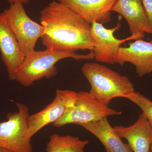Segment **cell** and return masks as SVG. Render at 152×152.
I'll return each instance as SVG.
<instances>
[{
    "mask_svg": "<svg viewBox=\"0 0 152 152\" xmlns=\"http://www.w3.org/2000/svg\"><path fill=\"white\" fill-rule=\"evenodd\" d=\"M16 105L18 111L9 113L7 120L0 123V148L12 152H33L29 136L28 107L20 103Z\"/></svg>",
    "mask_w": 152,
    "mask_h": 152,
    "instance_id": "obj_4",
    "label": "cell"
},
{
    "mask_svg": "<svg viewBox=\"0 0 152 152\" xmlns=\"http://www.w3.org/2000/svg\"><path fill=\"white\" fill-rule=\"evenodd\" d=\"M132 64L140 77L152 73V43L142 39L129 43L127 47H121L116 64L123 66L126 63Z\"/></svg>",
    "mask_w": 152,
    "mask_h": 152,
    "instance_id": "obj_11",
    "label": "cell"
},
{
    "mask_svg": "<svg viewBox=\"0 0 152 152\" xmlns=\"http://www.w3.org/2000/svg\"><path fill=\"white\" fill-rule=\"evenodd\" d=\"M91 32L94 40V47L93 51L94 59L98 62L114 64L121 45L126 41L132 40L131 37L119 39L114 36L117 30L119 29L120 23L115 28L107 29L103 25L94 22L91 24Z\"/></svg>",
    "mask_w": 152,
    "mask_h": 152,
    "instance_id": "obj_8",
    "label": "cell"
},
{
    "mask_svg": "<svg viewBox=\"0 0 152 152\" xmlns=\"http://www.w3.org/2000/svg\"><path fill=\"white\" fill-rule=\"evenodd\" d=\"M141 109L152 128V102L149 98L138 92L135 91L125 96Z\"/></svg>",
    "mask_w": 152,
    "mask_h": 152,
    "instance_id": "obj_16",
    "label": "cell"
},
{
    "mask_svg": "<svg viewBox=\"0 0 152 152\" xmlns=\"http://www.w3.org/2000/svg\"><path fill=\"white\" fill-rule=\"evenodd\" d=\"M66 58L77 61L93 60L94 59V54L93 51L87 54L80 55L75 52L48 49L34 50L25 57L23 63L17 71L15 81L27 87L44 78L50 79L56 77L58 75L56 64Z\"/></svg>",
    "mask_w": 152,
    "mask_h": 152,
    "instance_id": "obj_2",
    "label": "cell"
},
{
    "mask_svg": "<svg viewBox=\"0 0 152 152\" xmlns=\"http://www.w3.org/2000/svg\"><path fill=\"white\" fill-rule=\"evenodd\" d=\"M0 52L9 79L15 81L17 71L23 63L26 56L2 13H0Z\"/></svg>",
    "mask_w": 152,
    "mask_h": 152,
    "instance_id": "obj_9",
    "label": "cell"
},
{
    "mask_svg": "<svg viewBox=\"0 0 152 152\" xmlns=\"http://www.w3.org/2000/svg\"><path fill=\"white\" fill-rule=\"evenodd\" d=\"M142 1L148 20L151 34L152 35V0Z\"/></svg>",
    "mask_w": 152,
    "mask_h": 152,
    "instance_id": "obj_17",
    "label": "cell"
},
{
    "mask_svg": "<svg viewBox=\"0 0 152 152\" xmlns=\"http://www.w3.org/2000/svg\"><path fill=\"white\" fill-rule=\"evenodd\" d=\"M81 70L91 85L89 92L106 105L109 106L114 98H125L135 91L134 86L128 77L103 65L87 62Z\"/></svg>",
    "mask_w": 152,
    "mask_h": 152,
    "instance_id": "obj_3",
    "label": "cell"
},
{
    "mask_svg": "<svg viewBox=\"0 0 152 152\" xmlns=\"http://www.w3.org/2000/svg\"><path fill=\"white\" fill-rule=\"evenodd\" d=\"M117 0H57L90 24H107L111 21V9Z\"/></svg>",
    "mask_w": 152,
    "mask_h": 152,
    "instance_id": "obj_12",
    "label": "cell"
},
{
    "mask_svg": "<svg viewBox=\"0 0 152 152\" xmlns=\"http://www.w3.org/2000/svg\"><path fill=\"white\" fill-rule=\"evenodd\" d=\"M122 113L121 112L109 107L98 101L89 92L80 91L77 93L73 107L68 110L53 125L58 128L69 124L80 126Z\"/></svg>",
    "mask_w": 152,
    "mask_h": 152,
    "instance_id": "obj_5",
    "label": "cell"
},
{
    "mask_svg": "<svg viewBox=\"0 0 152 152\" xmlns=\"http://www.w3.org/2000/svg\"><path fill=\"white\" fill-rule=\"evenodd\" d=\"M151 43H152V41H151Z\"/></svg>",
    "mask_w": 152,
    "mask_h": 152,
    "instance_id": "obj_21",
    "label": "cell"
},
{
    "mask_svg": "<svg viewBox=\"0 0 152 152\" xmlns=\"http://www.w3.org/2000/svg\"><path fill=\"white\" fill-rule=\"evenodd\" d=\"M89 143L88 140H82L76 136L54 134L50 136L46 151L47 152H85V148Z\"/></svg>",
    "mask_w": 152,
    "mask_h": 152,
    "instance_id": "obj_15",
    "label": "cell"
},
{
    "mask_svg": "<svg viewBox=\"0 0 152 152\" xmlns=\"http://www.w3.org/2000/svg\"><path fill=\"white\" fill-rule=\"evenodd\" d=\"M101 142L106 152H133L129 144L122 140L111 126L107 118L80 125Z\"/></svg>",
    "mask_w": 152,
    "mask_h": 152,
    "instance_id": "obj_14",
    "label": "cell"
},
{
    "mask_svg": "<svg viewBox=\"0 0 152 152\" xmlns=\"http://www.w3.org/2000/svg\"><path fill=\"white\" fill-rule=\"evenodd\" d=\"M10 4L16 2H20L23 4H27L29 2V0H7Z\"/></svg>",
    "mask_w": 152,
    "mask_h": 152,
    "instance_id": "obj_18",
    "label": "cell"
},
{
    "mask_svg": "<svg viewBox=\"0 0 152 152\" xmlns=\"http://www.w3.org/2000/svg\"><path fill=\"white\" fill-rule=\"evenodd\" d=\"M77 93L70 90H57L51 103L40 111L30 115L28 120L29 136L32 138L39 131L50 124H53L73 107Z\"/></svg>",
    "mask_w": 152,
    "mask_h": 152,
    "instance_id": "obj_7",
    "label": "cell"
},
{
    "mask_svg": "<svg viewBox=\"0 0 152 152\" xmlns=\"http://www.w3.org/2000/svg\"><path fill=\"white\" fill-rule=\"evenodd\" d=\"M113 129L120 137L128 141L133 152H151L152 128L143 113L132 126L119 125L113 127Z\"/></svg>",
    "mask_w": 152,
    "mask_h": 152,
    "instance_id": "obj_13",
    "label": "cell"
},
{
    "mask_svg": "<svg viewBox=\"0 0 152 152\" xmlns=\"http://www.w3.org/2000/svg\"><path fill=\"white\" fill-rule=\"evenodd\" d=\"M2 13L16 37L23 54L26 56L34 51L37 42L43 34V26L33 21L26 12L23 4L20 2L10 4Z\"/></svg>",
    "mask_w": 152,
    "mask_h": 152,
    "instance_id": "obj_6",
    "label": "cell"
},
{
    "mask_svg": "<svg viewBox=\"0 0 152 152\" xmlns=\"http://www.w3.org/2000/svg\"><path fill=\"white\" fill-rule=\"evenodd\" d=\"M151 152H152V143L151 147Z\"/></svg>",
    "mask_w": 152,
    "mask_h": 152,
    "instance_id": "obj_20",
    "label": "cell"
},
{
    "mask_svg": "<svg viewBox=\"0 0 152 152\" xmlns=\"http://www.w3.org/2000/svg\"><path fill=\"white\" fill-rule=\"evenodd\" d=\"M0 152H12L6 149L3 148H0Z\"/></svg>",
    "mask_w": 152,
    "mask_h": 152,
    "instance_id": "obj_19",
    "label": "cell"
},
{
    "mask_svg": "<svg viewBox=\"0 0 152 152\" xmlns=\"http://www.w3.org/2000/svg\"><path fill=\"white\" fill-rule=\"evenodd\" d=\"M122 16L129 25L132 39L151 34L148 20L142 0H117L111 9Z\"/></svg>",
    "mask_w": 152,
    "mask_h": 152,
    "instance_id": "obj_10",
    "label": "cell"
},
{
    "mask_svg": "<svg viewBox=\"0 0 152 152\" xmlns=\"http://www.w3.org/2000/svg\"><path fill=\"white\" fill-rule=\"evenodd\" d=\"M40 20L45 28L42 44L47 49L94 50L91 25L64 4L52 1L41 11Z\"/></svg>",
    "mask_w": 152,
    "mask_h": 152,
    "instance_id": "obj_1",
    "label": "cell"
}]
</instances>
